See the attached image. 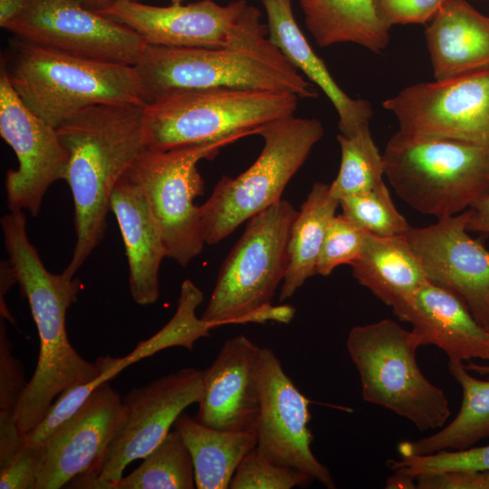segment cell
<instances>
[{"mask_svg":"<svg viewBox=\"0 0 489 489\" xmlns=\"http://www.w3.org/2000/svg\"><path fill=\"white\" fill-rule=\"evenodd\" d=\"M448 0H373L379 24L389 32L396 24L429 23Z\"/></svg>","mask_w":489,"mask_h":489,"instance_id":"cell-36","label":"cell"},{"mask_svg":"<svg viewBox=\"0 0 489 489\" xmlns=\"http://www.w3.org/2000/svg\"><path fill=\"white\" fill-rule=\"evenodd\" d=\"M484 1H489V0H484Z\"/></svg>","mask_w":489,"mask_h":489,"instance_id":"cell-48","label":"cell"},{"mask_svg":"<svg viewBox=\"0 0 489 489\" xmlns=\"http://www.w3.org/2000/svg\"><path fill=\"white\" fill-rule=\"evenodd\" d=\"M87 9L92 11H101L108 7L115 0H74Z\"/></svg>","mask_w":489,"mask_h":489,"instance_id":"cell-44","label":"cell"},{"mask_svg":"<svg viewBox=\"0 0 489 489\" xmlns=\"http://www.w3.org/2000/svg\"><path fill=\"white\" fill-rule=\"evenodd\" d=\"M313 480L306 474L273 464L254 447L237 466L230 489H292L308 486Z\"/></svg>","mask_w":489,"mask_h":489,"instance_id":"cell-32","label":"cell"},{"mask_svg":"<svg viewBox=\"0 0 489 489\" xmlns=\"http://www.w3.org/2000/svg\"><path fill=\"white\" fill-rule=\"evenodd\" d=\"M135 31L147 44L173 47L252 49L272 43L261 12L245 0L225 5L200 0L187 5L153 6L115 0L98 11Z\"/></svg>","mask_w":489,"mask_h":489,"instance_id":"cell-11","label":"cell"},{"mask_svg":"<svg viewBox=\"0 0 489 489\" xmlns=\"http://www.w3.org/2000/svg\"><path fill=\"white\" fill-rule=\"evenodd\" d=\"M270 41L303 76L324 92L339 117L340 134L350 137L369 127L370 103L353 99L337 84L323 61L314 53L299 28L292 0H262Z\"/></svg>","mask_w":489,"mask_h":489,"instance_id":"cell-22","label":"cell"},{"mask_svg":"<svg viewBox=\"0 0 489 489\" xmlns=\"http://www.w3.org/2000/svg\"><path fill=\"white\" fill-rule=\"evenodd\" d=\"M340 147V166L330 192L339 201L348 196L375 189L384 182L383 157L376 146L369 127L353 136H337Z\"/></svg>","mask_w":489,"mask_h":489,"instance_id":"cell-30","label":"cell"},{"mask_svg":"<svg viewBox=\"0 0 489 489\" xmlns=\"http://www.w3.org/2000/svg\"><path fill=\"white\" fill-rule=\"evenodd\" d=\"M425 36L436 80L489 69V17L467 1L448 0Z\"/></svg>","mask_w":489,"mask_h":489,"instance_id":"cell-23","label":"cell"},{"mask_svg":"<svg viewBox=\"0 0 489 489\" xmlns=\"http://www.w3.org/2000/svg\"><path fill=\"white\" fill-rule=\"evenodd\" d=\"M5 29L45 48L110 63L136 65L147 44L129 27L74 0H32Z\"/></svg>","mask_w":489,"mask_h":489,"instance_id":"cell-13","label":"cell"},{"mask_svg":"<svg viewBox=\"0 0 489 489\" xmlns=\"http://www.w3.org/2000/svg\"><path fill=\"white\" fill-rule=\"evenodd\" d=\"M419 489H489V471H443L416 476Z\"/></svg>","mask_w":489,"mask_h":489,"instance_id":"cell-38","label":"cell"},{"mask_svg":"<svg viewBox=\"0 0 489 489\" xmlns=\"http://www.w3.org/2000/svg\"><path fill=\"white\" fill-rule=\"evenodd\" d=\"M135 67L145 105L168 92L212 88L287 91L302 99L318 96L315 86L273 43L252 49L146 44Z\"/></svg>","mask_w":489,"mask_h":489,"instance_id":"cell-4","label":"cell"},{"mask_svg":"<svg viewBox=\"0 0 489 489\" xmlns=\"http://www.w3.org/2000/svg\"><path fill=\"white\" fill-rule=\"evenodd\" d=\"M392 311L400 321L413 326L421 347L435 345L449 360L489 361V331L455 292L427 281Z\"/></svg>","mask_w":489,"mask_h":489,"instance_id":"cell-20","label":"cell"},{"mask_svg":"<svg viewBox=\"0 0 489 489\" xmlns=\"http://www.w3.org/2000/svg\"><path fill=\"white\" fill-rule=\"evenodd\" d=\"M143 107L133 103L96 104L57 128L69 155L66 182L74 204L75 244L63 270L71 276L105 235L116 184L149 149Z\"/></svg>","mask_w":489,"mask_h":489,"instance_id":"cell-2","label":"cell"},{"mask_svg":"<svg viewBox=\"0 0 489 489\" xmlns=\"http://www.w3.org/2000/svg\"><path fill=\"white\" fill-rule=\"evenodd\" d=\"M465 368L472 372H475L481 376L489 377V364L475 363L473 360H469L468 363L464 364Z\"/></svg>","mask_w":489,"mask_h":489,"instance_id":"cell-45","label":"cell"},{"mask_svg":"<svg viewBox=\"0 0 489 489\" xmlns=\"http://www.w3.org/2000/svg\"><path fill=\"white\" fill-rule=\"evenodd\" d=\"M298 99L287 91L233 88L168 92L143 107L148 147L167 150L259 134L264 125L293 115Z\"/></svg>","mask_w":489,"mask_h":489,"instance_id":"cell-6","label":"cell"},{"mask_svg":"<svg viewBox=\"0 0 489 489\" xmlns=\"http://www.w3.org/2000/svg\"><path fill=\"white\" fill-rule=\"evenodd\" d=\"M382 157L396 194L437 219L464 212L489 190V146L398 130Z\"/></svg>","mask_w":489,"mask_h":489,"instance_id":"cell-5","label":"cell"},{"mask_svg":"<svg viewBox=\"0 0 489 489\" xmlns=\"http://www.w3.org/2000/svg\"><path fill=\"white\" fill-rule=\"evenodd\" d=\"M174 148L147 149L127 170L139 184L159 229L167 257L186 267L203 250L199 206L196 197L204 194L197 163L212 158L219 149L242 138Z\"/></svg>","mask_w":489,"mask_h":489,"instance_id":"cell-10","label":"cell"},{"mask_svg":"<svg viewBox=\"0 0 489 489\" xmlns=\"http://www.w3.org/2000/svg\"><path fill=\"white\" fill-rule=\"evenodd\" d=\"M17 283L14 270L9 260H2L0 264V301H2L11 286Z\"/></svg>","mask_w":489,"mask_h":489,"instance_id":"cell-42","label":"cell"},{"mask_svg":"<svg viewBox=\"0 0 489 489\" xmlns=\"http://www.w3.org/2000/svg\"><path fill=\"white\" fill-rule=\"evenodd\" d=\"M203 394V370L184 368L131 389L123 398L127 419L111 442L98 480L101 489H116L123 471L143 459L170 432L177 417Z\"/></svg>","mask_w":489,"mask_h":489,"instance_id":"cell-16","label":"cell"},{"mask_svg":"<svg viewBox=\"0 0 489 489\" xmlns=\"http://www.w3.org/2000/svg\"><path fill=\"white\" fill-rule=\"evenodd\" d=\"M338 206L340 201L331 196L330 185L313 184L292 225L289 263L281 286V302L291 298L315 274L325 235Z\"/></svg>","mask_w":489,"mask_h":489,"instance_id":"cell-28","label":"cell"},{"mask_svg":"<svg viewBox=\"0 0 489 489\" xmlns=\"http://www.w3.org/2000/svg\"><path fill=\"white\" fill-rule=\"evenodd\" d=\"M346 347L365 401L406 418L421 431L445 426L451 413L448 400L419 369L416 351L421 345L412 331L383 319L353 327Z\"/></svg>","mask_w":489,"mask_h":489,"instance_id":"cell-7","label":"cell"},{"mask_svg":"<svg viewBox=\"0 0 489 489\" xmlns=\"http://www.w3.org/2000/svg\"><path fill=\"white\" fill-rule=\"evenodd\" d=\"M27 382L19 360L13 353L8 339L5 319L0 324V413L14 414Z\"/></svg>","mask_w":489,"mask_h":489,"instance_id":"cell-35","label":"cell"},{"mask_svg":"<svg viewBox=\"0 0 489 489\" xmlns=\"http://www.w3.org/2000/svg\"><path fill=\"white\" fill-rule=\"evenodd\" d=\"M42 458V446H22L0 465L1 489H34Z\"/></svg>","mask_w":489,"mask_h":489,"instance_id":"cell-37","label":"cell"},{"mask_svg":"<svg viewBox=\"0 0 489 489\" xmlns=\"http://www.w3.org/2000/svg\"><path fill=\"white\" fill-rule=\"evenodd\" d=\"M14 414H0V465L9 459L23 445Z\"/></svg>","mask_w":489,"mask_h":489,"instance_id":"cell-39","label":"cell"},{"mask_svg":"<svg viewBox=\"0 0 489 489\" xmlns=\"http://www.w3.org/2000/svg\"><path fill=\"white\" fill-rule=\"evenodd\" d=\"M128 408L109 384L99 386L84 404L43 444L34 489H101L98 475L108 449L123 427Z\"/></svg>","mask_w":489,"mask_h":489,"instance_id":"cell-12","label":"cell"},{"mask_svg":"<svg viewBox=\"0 0 489 489\" xmlns=\"http://www.w3.org/2000/svg\"><path fill=\"white\" fill-rule=\"evenodd\" d=\"M256 446L268 461L297 469L326 488L336 487L330 469L312 451L310 400L285 373L274 351L262 347Z\"/></svg>","mask_w":489,"mask_h":489,"instance_id":"cell-17","label":"cell"},{"mask_svg":"<svg viewBox=\"0 0 489 489\" xmlns=\"http://www.w3.org/2000/svg\"><path fill=\"white\" fill-rule=\"evenodd\" d=\"M385 488L388 489H411L417 488L416 477L394 472V474L388 477Z\"/></svg>","mask_w":489,"mask_h":489,"instance_id":"cell-43","label":"cell"},{"mask_svg":"<svg viewBox=\"0 0 489 489\" xmlns=\"http://www.w3.org/2000/svg\"><path fill=\"white\" fill-rule=\"evenodd\" d=\"M448 369L462 388L458 414L434 435L398 444L400 456L466 449L489 437V380L472 376L461 360H449Z\"/></svg>","mask_w":489,"mask_h":489,"instance_id":"cell-26","label":"cell"},{"mask_svg":"<svg viewBox=\"0 0 489 489\" xmlns=\"http://www.w3.org/2000/svg\"><path fill=\"white\" fill-rule=\"evenodd\" d=\"M350 266L359 283L392 309L428 281L406 235L369 234L361 255Z\"/></svg>","mask_w":489,"mask_h":489,"instance_id":"cell-24","label":"cell"},{"mask_svg":"<svg viewBox=\"0 0 489 489\" xmlns=\"http://www.w3.org/2000/svg\"><path fill=\"white\" fill-rule=\"evenodd\" d=\"M298 211L281 199L251 217L218 273L201 318L216 327L245 324V318L271 303L289 263L288 244Z\"/></svg>","mask_w":489,"mask_h":489,"instance_id":"cell-9","label":"cell"},{"mask_svg":"<svg viewBox=\"0 0 489 489\" xmlns=\"http://www.w3.org/2000/svg\"><path fill=\"white\" fill-rule=\"evenodd\" d=\"M469 210L406 234L427 279L457 293L489 327V250L466 230Z\"/></svg>","mask_w":489,"mask_h":489,"instance_id":"cell-18","label":"cell"},{"mask_svg":"<svg viewBox=\"0 0 489 489\" xmlns=\"http://www.w3.org/2000/svg\"><path fill=\"white\" fill-rule=\"evenodd\" d=\"M340 206L341 214L374 235H406L411 228L395 206L385 183L375 189L341 198Z\"/></svg>","mask_w":489,"mask_h":489,"instance_id":"cell-31","label":"cell"},{"mask_svg":"<svg viewBox=\"0 0 489 489\" xmlns=\"http://www.w3.org/2000/svg\"><path fill=\"white\" fill-rule=\"evenodd\" d=\"M382 106L400 131L489 146V69L408 86Z\"/></svg>","mask_w":489,"mask_h":489,"instance_id":"cell-14","label":"cell"},{"mask_svg":"<svg viewBox=\"0 0 489 489\" xmlns=\"http://www.w3.org/2000/svg\"><path fill=\"white\" fill-rule=\"evenodd\" d=\"M32 0H0V26H6L16 18Z\"/></svg>","mask_w":489,"mask_h":489,"instance_id":"cell-41","label":"cell"},{"mask_svg":"<svg viewBox=\"0 0 489 489\" xmlns=\"http://www.w3.org/2000/svg\"><path fill=\"white\" fill-rule=\"evenodd\" d=\"M262 348L244 335L226 340L203 370L197 420L228 431H255Z\"/></svg>","mask_w":489,"mask_h":489,"instance_id":"cell-19","label":"cell"},{"mask_svg":"<svg viewBox=\"0 0 489 489\" xmlns=\"http://www.w3.org/2000/svg\"><path fill=\"white\" fill-rule=\"evenodd\" d=\"M1 67L24 103L55 129L92 105H145L135 65L81 58L14 37Z\"/></svg>","mask_w":489,"mask_h":489,"instance_id":"cell-3","label":"cell"},{"mask_svg":"<svg viewBox=\"0 0 489 489\" xmlns=\"http://www.w3.org/2000/svg\"><path fill=\"white\" fill-rule=\"evenodd\" d=\"M0 135L13 149L16 169L5 175L10 211L27 210L36 216L48 188L67 179L69 155L57 129L32 111L0 67Z\"/></svg>","mask_w":489,"mask_h":489,"instance_id":"cell-15","label":"cell"},{"mask_svg":"<svg viewBox=\"0 0 489 489\" xmlns=\"http://www.w3.org/2000/svg\"><path fill=\"white\" fill-rule=\"evenodd\" d=\"M487 331H489V327H488Z\"/></svg>","mask_w":489,"mask_h":489,"instance_id":"cell-47","label":"cell"},{"mask_svg":"<svg viewBox=\"0 0 489 489\" xmlns=\"http://www.w3.org/2000/svg\"><path fill=\"white\" fill-rule=\"evenodd\" d=\"M110 207L124 242L131 297L139 305L153 304L159 297L158 272L167 254L145 194L128 171L116 184Z\"/></svg>","mask_w":489,"mask_h":489,"instance_id":"cell-21","label":"cell"},{"mask_svg":"<svg viewBox=\"0 0 489 489\" xmlns=\"http://www.w3.org/2000/svg\"><path fill=\"white\" fill-rule=\"evenodd\" d=\"M369 235L343 214L335 215L326 232L315 274L328 276L340 265H351L361 255Z\"/></svg>","mask_w":489,"mask_h":489,"instance_id":"cell-34","label":"cell"},{"mask_svg":"<svg viewBox=\"0 0 489 489\" xmlns=\"http://www.w3.org/2000/svg\"><path fill=\"white\" fill-rule=\"evenodd\" d=\"M129 1H137V0H129ZM172 4H181L183 0H170Z\"/></svg>","mask_w":489,"mask_h":489,"instance_id":"cell-46","label":"cell"},{"mask_svg":"<svg viewBox=\"0 0 489 489\" xmlns=\"http://www.w3.org/2000/svg\"><path fill=\"white\" fill-rule=\"evenodd\" d=\"M195 469L190 452L175 429L116 484V489H194Z\"/></svg>","mask_w":489,"mask_h":489,"instance_id":"cell-29","label":"cell"},{"mask_svg":"<svg viewBox=\"0 0 489 489\" xmlns=\"http://www.w3.org/2000/svg\"><path fill=\"white\" fill-rule=\"evenodd\" d=\"M317 119L293 115L264 125L263 149L236 177H223L199 206L205 244H216L240 225L281 200L282 194L322 138Z\"/></svg>","mask_w":489,"mask_h":489,"instance_id":"cell-8","label":"cell"},{"mask_svg":"<svg viewBox=\"0 0 489 489\" xmlns=\"http://www.w3.org/2000/svg\"><path fill=\"white\" fill-rule=\"evenodd\" d=\"M193 459L196 487L226 489L246 454L256 446L255 431H228L181 414L174 424Z\"/></svg>","mask_w":489,"mask_h":489,"instance_id":"cell-25","label":"cell"},{"mask_svg":"<svg viewBox=\"0 0 489 489\" xmlns=\"http://www.w3.org/2000/svg\"><path fill=\"white\" fill-rule=\"evenodd\" d=\"M305 24L321 47L353 43L380 53L389 34L375 14L373 0H299Z\"/></svg>","mask_w":489,"mask_h":489,"instance_id":"cell-27","label":"cell"},{"mask_svg":"<svg viewBox=\"0 0 489 489\" xmlns=\"http://www.w3.org/2000/svg\"><path fill=\"white\" fill-rule=\"evenodd\" d=\"M468 210L466 230L489 235V190L475 200Z\"/></svg>","mask_w":489,"mask_h":489,"instance_id":"cell-40","label":"cell"},{"mask_svg":"<svg viewBox=\"0 0 489 489\" xmlns=\"http://www.w3.org/2000/svg\"><path fill=\"white\" fill-rule=\"evenodd\" d=\"M388 465L394 472L413 477L443 471H489V445L424 455L400 456L399 460H390Z\"/></svg>","mask_w":489,"mask_h":489,"instance_id":"cell-33","label":"cell"},{"mask_svg":"<svg viewBox=\"0 0 489 489\" xmlns=\"http://www.w3.org/2000/svg\"><path fill=\"white\" fill-rule=\"evenodd\" d=\"M8 260L37 328L40 350L35 370L17 405L14 418L24 436L42 421L53 400L100 374L96 362L83 359L69 341L65 319L82 290L78 279L44 266L30 242L24 214H10L1 221Z\"/></svg>","mask_w":489,"mask_h":489,"instance_id":"cell-1","label":"cell"}]
</instances>
